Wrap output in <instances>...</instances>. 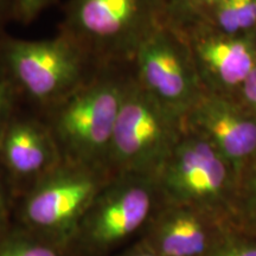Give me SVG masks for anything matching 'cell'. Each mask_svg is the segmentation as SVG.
<instances>
[{
	"label": "cell",
	"mask_w": 256,
	"mask_h": 256,
	"mask_svg": "<svg viewBox=\"0 0 256 256\" xmlns=\"http://www.w3.org/2000/svg\"><path fill=\"white\" fill-rule=\"evenodd\" d=\"M184 130V120L136 82L124 92L112 136L110 174H156Z\"/></svg>",
	"instance_id": "obj_7"
},
{
	"label": "cell",
	"mask_w": 256,
	"mask_h": 256,
	"mask_svg": "<svg viewBox=\"0 0 256 256\" xmlns=\"http://www.w3.org/2000/svg\"><path fill=\"white\" fill-rule=\"evenodd\" d=\"M56 0H14L16 20L30 24Z\"/></svg>",
	"instance_id": "obj_20"
},
{
	"label": "cell",
	"mask_w": 256,
	"mask_h": 256,
	"mask_svg": "<svg viewBox=\"0 0 256 256\" xmlns=\"http://www.w3.org/2000/svg\"><path fill=\"white\" fill-rule=\"evenodd\" d=\"M166 6L168 0H68L60 32L96 66L128 64L165 23Z\"/></svg>",
	"instance_id": "obj_2"
},
{
	"label": "cell",
	"mask_w": 256,
	"mask_h": 256,
	"mask_svg": "<svg viewBox=\"0 0 256 256\" xmlns=\"http://www.w3.org/2000/svg\"><path fill=\"white\" fill-rule=\"evenodd\" d=\"M132 72L144 90L183 120L206 94L186 40L180 31L166 23L153 31L138 49Z\"/></svg>",
	"instance_id": "obj_8"
},
{
	"label": "cell",
	"mask_w": 256,
	"mask_h": 256,
	"mask_svg": "<svg viewBox=\"0 0 256 256\" xmlns=\"http://www.w3.org/2000/svg\"><path fill=\"white\" fill-rule=\"evenodd\" d=\"M62 160L46 120L17 110L0 133V168L17 197Z\"/></svg>",
	"instance_id": "obj_12"
},
{
	"label": "cell",
	"mask_w": 256,
	"mask_h": 256,
	"mask_svg": "<svg viewBox=\"0 0 256 256\" xmlns=\"http://www.w3.org/2000/svg\"><path fill=\"white\" fill-rule=\"evenodd\" d=\"M232 226L228 220L164 200L136 242L162 256H204Z\"/></svg>",
	"instance_id": "obj_11"
},
{
	"label": "cell",
	"mask_w": 256,
	"mask_h": 256,
	"mask_svg": "<svg viewBox=\"0 0 256 256\" xmlns=\"http://www.w3.org/2000/svg\"><path fill=\"white\" fill-rule=\"evenodd\" d=\"M184 126L209 140L238 176L256 160V114L238 98L206 94Z\"/></svg>",
	"instance_id": "obj_10"
},
{
	"label": "cell",
	"mask_w": 256,
	"mask_h": 256,
	"mask_svg": "<svg viewBox=\"0 0 256 256\" xmlns=\"http://www.w3.org/2000/svg\"><path fill=\"white\" fill-rule=\"evenodd\" d=\"M240 36L256 32V0H216L186 26Z\"/></svg>",
	"instance_id": "obj_13"
},
{
	"label": "cell",
	"mask_w": 256,
	"mask_h": 256,
	"mask_svg": "<svg viewBox=\"0 0 256 256\" xmlns=\"http://www.w3.org/2000/svg\"><path fill=\"white\" fill-rule=\"evenodd\" d=\"M156 179L165 202L206 211L232 223L238 174L200 133L184 126Z\"/></svg>",
	"instance_id": "obj_6"
},
{
	"label": "cell",
	"mask_w": 256,
	"mask_h": 256,
	"mask_svg": "<svg viewBox=\"0 0 256 256\" xmlns=\"http://www.w3.org/2000/svg\"><path fill=\"white\" fill-rule=\"evenodd\" d=\"M0 256H72L68 247L14 226L0 238Z\"/></svg>",
	"instance_id": "obj_14"
},
{
	"label": "cell",
	"mask_w": 256,
	"mask_h": 256,
	"mask_svg": "<svg viewBox=\"0 0 256 256\" xmlns=\"http://www.w3.org/2000/svg\"><path fill=\"white\" fill-rule=\"evenodd\" d=\"M16 200L14 188L0 168V238L14 224Z\"/></svg>",
	"instance_id": "obj_19"
},
{
	"label": "cell",
	"mask_w": 256,
	"mask_h": 256,
	"mask_svg": "<svg viewBox=\"0 0 256 256\" xmlns=\"http://www.w3.org/2000/svg\"><path fill=\"white\" fill-rule=\"evenodd\" d=\"M19 94L0 58V133L12 115L17 112Z\"/></svg>",
	"instance_id": "obj_18"
},
{
	"label": "cell",
	"mask_w": 256,
	"mask_h": 256,
	"mask_svg": "<svg viewBox=\"0 0 256 256\" xmlns=\"http://www.w3.org/2000/svg\"><path fill=\"white\" fill-rule=\"evenodd\" d=\"M177 30L186 40L206 94L238 98L256 66V32L229 36L200 26Z\"/></svg>",
	"instance_id": "obj_9"
},
{
	"label": "cell",
	"mask_w": 256,
	"mask_h": 256,
	"mask_svg": "<svg viewBox=\"0 0 256 256\" xmlns=\"http://www.w3.org/2000/svg\"><path fill=\"white\" fill-rule=\"evenodd\" d=\"M238 100L241 102L243 106L254 112L256 114V66L249 74L248 78L243 83L241 90L238 95Z\"/></svg>",
	"instance_id": "obj_21"
},
{
	"label": "cell",
	"mask_w": 256,
	"mask_h": 256,
	"mask_svg": "<svg viewBox=\"0 0 256 256\" xmlns=\"http://www.w3.org/2000/svg\"><path fill=\"white\" fill-rule=\"evenodd\" d=\"M232 224L256 238V160L238 176Z\"/></svg>",
	"instance_id": "obj_15"
},
{
	"label": "cell",
	"mask_w": 256,
	"mask_h": 256,
	"mask_svg": "<svg viewBox=\"0 0 256 256\" xmlns=\"http://www.w3.org/2000/svg\"><path fill=\"white\" fill-rule=\"evenodd\" d=\"M216 0H168L165 23L176 28L186 26Z\"/></svg>",
	"instance_id": "obj_17"
},
{
	"label": "cell",
	"mask_w": 256,
	"mask_h": 256,
	"mask_svg": "<svg viewBox=\"0 0 256 256\" xmlns=\"http://www.w3.org/2000/svg\"><path fill=\"white\" fill-rule=\"evenodd\" d=\"M110 176L106 168L62 160L17 197L14 223L69 248L82 217Z\"/></svg>",
	"instance_id": "obj_4"
},
{
	"label": "cell",
	"mask_w": 256,
	"mask_h": 256,
	"mask_svg": "<svg viewBox=\"0 0 256 256\" xmlns=\"http://www.w3.org/2000/svg\"><path fill=\"white\" fill-rule=\"evenodd\" d=\"M204 256H256V238L232 226Z\"/></svg>",
	"instance_id": "obj_16"
},
{
	"label": "cell",
	"mask_w": 256,
	"mask_h": 256,
	"mask_svg": "<svg viewBox=\"0 0 256 256\" xmlns=\"http://www.w3.org/2000/svg\"><path fill=\"white\" fill-rule=\"evenodd\" d=\"M113 256H162L158 254V252L151 250L145 246L140 244L139 242H133L132 244H130L128 247L124 248L122 250Z\"/></svg>",
	"instance_id": "obj_23"
},
{
	"label": "cell",
	"mask_w": 256,
	"mask_h": 256,
	"mask_svg": "<svg viewBox=\"0 0 256 256\" xmlns=\"http://www.w3.org/2000/svg\"><path fill=\"white\" fill-rule=\"evenodd\" d=\"M0 58L19 96L43 112L75 92L100 66L60 32L38 40L2 36Z\"/></svg>",
	"instance_id": "obj_5"
},
{
	"label": "cell",
	"mask_w": 256,
	"mask_h": 256,
	"mask_svg": "<svg viewBox=\"0 0 256 256\" xmlns=\"http://www.w3.org/2000/svg\"><path fill=\"white\" fill-rule=\"evenodd\" d=\"M11 19H16L14 0H0V37L4 36V28Z\"/></svg>",
	"instance_id": "obj_22"
},
{
	"label": "cell",
	"mask_w": 256,
	"mask_h": 256,
	"mask_svg": "<svg viewBox=\"0 0 256 256\" xmlns=\"http://www.w3.org/2000/svg\"><path fill=\"white\" fill-rule=\"evenodd\" d=\"M162 203L156 174H112L80 222L72 256L115 255L139 238Z\"/></svg>",
	"instance_id": "obj_3"
},
{
	"label": "cell",
	"mask_w": 256,
	"mask_h": 256,
	"mask_svg": "<svg viewBox=\"0 0 256 256\" xmlns=\"http://www.w3.org/2000/svg\"><path fill=\"white\" fill-rule=\"evenodd\" d=\"M132 75V63L98 66L75 92L44 110L63 160L110 171L112 136Z\"/></svg>",
	"instance_id": "obj_1"
}]
</instances>
